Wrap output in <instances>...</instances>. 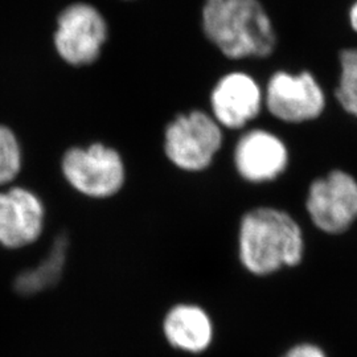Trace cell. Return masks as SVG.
I'll return each instance as SVG.
<instances>
[{"label": "cell", "mask_w": 357, "mask_h": 357, "mask_svg": "<svg viewBox=\"0 0 357 357\" xmlns=\"http://www.w3.org/2000/svg\"><path fill=\"white\" fill-rule=\"evenodd\" d=\"M205 38L230 60L266 59L277 47V33L259 0H205Z\"/></svg>", "instance_id": "6da1fadb"}, {"label": "cell", "mask_w": 357, "mask_h": 357, "mask_svg": "<svg viewBox=\"0 0 357 357\" xmlns=\"http://www.w3.org/2000/svg\"><path fill=\"white\" fill-rule=\"evenodd\" d=\"M240 259L255 275H268L283 266L301 264L303 233L287 212L261 206L245 213L238 233Z\"/></svg>", "instance_id": "7a4b0ae2"}, {"label": "cell", "mask_w": 357, "mask_h": 357, "mask_svg": "<svg viewBox=\"0 0 357 357\" xmlns=\"http://www.w3.org/2000/svg\"><path fill=\"white\" fill-rule=\"evenodd\" d=\"M60 174L70 190L91 200L114 197L128 178L123 156L98 141L68 147L60 158Z\"/></svg>", "instance_id": "3957f363"}, {"label": "cell", "mask_w": 357, "mask_h": 357, "mask_svg": "<svg viewBox=\"0 0 357 357\" xmlns=\"http://www.w3.org/2000/svg\"><path fill=\"white\" fill-rule=\"evenodd\" d=\"M110 38V26L98 7L72 1L54 17L52 47L63 64L82 69L97 64Z\"/></svg>", "instance_id": "277c9868"}, {"label": "cell", "mask_w": 357, "mask_h": 357, "mask_svg": "<svg viewBox=\"0 0 357 357\" xmlns=\"http://www.w3.org/2000/svg\"><path fill=\"white\" fill-rule=\"evenodd\" d=\"M224 141L221 126L202 110L178 114L165 130L167 159L183 171L200 172L212 165Z\"/></svg>", "instance_id": "5b68a950"}, {"label": "cell", "mask_w": 357, "mask_h": 357, "mask_svg": "<svg viewBox=\"0 0 357 357\" xmlns=\"http://www.w3.org/2000/svg\"><path fill=\"white\" fill-rule=\"evenodd\" d=\"M307 212L317 228L340 234L357 220V178L343 169H333L308 188Z\"/></svg>", "instance_id": "8992f818"}, {"label": "cell", "mask_w": 357, "mask_h": 357, "mask_svg": "<svg viewBox=\"0 0 357 357\" xmlns=\"http://www.w3.org/2000/svg\"><path fill=\"white\" fill-rule=\"evenodd\" d=\"M265 103L268 113L282 122L303 123L319 118L326 109V96L310 72L291 75L280 70L268 79Z\"/></svg>", "instance_id": "52a82bcc"}, {"label": "cell", "mask_w": 357, "mask_h": 357, "mask_svg": "<svg viewBox=\"0 0 357 357\" xmlns=\"http://www.w3.org/2000/svg\"><path fill=\"white\" fill-rule=\"evenodd\" d=\"M45 216L44 200L32 188L13 185L0 191V245L20 249L38 241Z\"/></svg>", "instance_id": "ba28073f"}, {"label": "cell", "mask_w": 357, "mask_h": 357, "mask_svg": "<svg viewBox=\"0 0 357 357\" xmlns=\"http://www.w3.org/2000/svg\"><path fill=\"white\" fill-rule=\"evenodd\" d=\"M238 175L249 183L273 181L289 166V150L281 138L266 130H250L238 139L234 153Z\"/></svg>", "instance_id": "9c48e42d"}, {"label": "cell", "mask_w": 357, "mask_h": 357, "mask_svg": "<svg viewBox=\"0 0 357 357\" xmlns=\"http://www.w3.org/2000/svg\"><path fill=\"white\" fill-rule=\"evenodd\" d=\"M264 96L257 81L243 72L221 77L211 93V109L221 128L238 130L258 116Z\"/></svg>", "instance_id": "30bf717a"}, {"label": "cell", "mask_w": 357, "mask_h": 357, "mask_svg": "<svg viewBox=\"0 0 357 357\" xmlns=\"http://www.w3.org/2000/svg\"><path fill=\"white\" fill-rule=\"evenodd\" d=\"M163 330L168 343L192 354H200L212 343L213 327L203 308L178 305L167 314Z\"/></svg>", "instance_id": "8fae6325"}, {"label": "cell", "mask_w": 357, "mask_h": 357, "mask_svg": "<svg viewBox=\"0 0 357 357\" xmlns=\"http://www.w3.org/2000/svg\"><path fill=\"white\" fill-rule=\"evenodd\" d=\"M69 240L65 233L59 234L52 243L51 250L36 268L23 271L15 281L16 291L22 295H33L44 291L60 280L64 271Z\"/></svg>", "instance_id": "7c38bea8"}, {"label": "cell", "mask_w": 357, "mask_h": 357, "mask_svg": "<svg viewBox=\"0 0 357 357\" xmlns=\"http://www.w3.org/2000/svg\"><path fill=\"white\" fill-rule=\"evenodd\" d=\"M24 147L20 137L7 123H0V188H8L23 175Z\"/></svg>", "instance_id": "4fadbf2b"}, {"label": "cell", "mask_w": 357, "mask_h": 357, "mask_svg": "<svg viewBox=\"0 0 357 357\" xmlns=\"http://www.w3.org/2000/svg\"><path fill=\"white\" fill-rule=\"evenodd\" d=\"M340 77L335 97L347 114L357 119V48L340 52Z\"/></svg>", "instance_id": "5bb4252c"}, {"label": "cell", "mask_w": 357, "mask_h": 357, "mask_svg": "<svg viewBox=\"0 0 357 357\" xmlns=\"http://www.w3.org/2000/svg\"><path fill=\"white\" fill-rule=\"evenodd\" d=\"M283 357H326L319 347L314 344L295 345Z\"/></svg>", "instance_id": "9a60e30c"}, {"label": "cell", "mask_w": 357, "mask_h": 357, "mask_svg": "<svg viewBox=\"0 0 357 357\" xmlns=\"http://www.w3.org/2000/svg\"><path fill=\"white\" fill-rule=\"evenodd\" d=\"M349 24L354 32L357 33V0L349 8Z\"/></svg>", "instance_id": "2e32d148"}, {"label": "cell", "mask_w": 357, "mask_h": 357, "mask_svg": "<svg viewBox=\"0 0 357 357\" xmlns=\"http://www.w3.org/2000/svg\"><path fill=\"white\" fill-rule=\"evenodd\" d=\"M126 1H128V0H126Z\"/></svg>", "instance_id": "e0dca14e"}]
</instances>
